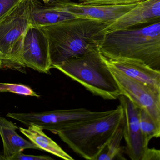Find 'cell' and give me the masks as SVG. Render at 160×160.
Segmentation results:
<instances>
[{"mask_svg":"<svg viewBox=\"0 0 160 160\" xmlns=\"http://www.w3.org/2000/svg\"><path fill=\"white\" fill-rule=\"evenodd\" d=\"M109 23L75 18L38 27L48 45L52 67L99 49Z\"/></svg>","mask_w":160,"mask_h":160,"instance_id":"cell-1","label":"cell"},{"mask_svg":"<svg viewBox=\"0 0 160 160\" xmlns=\"http://www.w3.org/2000/svg\"><path fill=\"white\" fill-rule=\"evenodd\" d=\"M106 58H135L160 71V22L106 33L99 48Z\"/></svg>","mask_w":160,"mask_h":160,"instance_id":"cell-2","label":"cell"},{"mask_svg":"<svg viewBox=\"0 0 160 160\" xmlns=\"http://www.w3.org/2000/svg\"><path fill=\"white\" fill-rule=\"evenodd\" d=\"M124 119L121 105L110 113L56 132L75 153L87 160H97Z\"/></svg>","mask_w":160,"mask_h":160,"instance_id":"cell-3","label":"cell"},{"mask_svg":"<svg viewBox=\"0 0 160 160\" xmlns=\"http://www.w3.org/2000/svg\"><path fill=\"white\" fill-rule=\"evenodd\" d=\"M95 95L113 100L121 95L110 68L99 49L54 66Z\"/></svg>","mask_w":160,"mask_h":160,"instance_id":"cell-4","label":"cell"},{"mask_svg":"<svg viewBox=\"0 0 160 160\" xmlns=\"http://www.w3.org/2000/svg\"><path fill=\"white\" fill-rule=\"evenodd\" d=\"M32 0H21L0 17V60L3 68L26 73L21 62L22 43L31 24Z\"/></svg>","mask_w":160,"mask_h":160,"instance_id":"cell-5","label":"cell"},{"mask_svg":"<svg viewBox=\"0 0 160 160\" xmlns=\"http://www.w3.org/2000/svg\"><path fill=\"white\" fill-rule=\"evenodd\" d=\"M112 110L93 111L84 108L57 110L41 112L8 113L7 116L27 126L37 125L54 134L64 129L104 116Z\"/></svg>","mask_w":160,"mask_h":160,"instance_id":"cell-6","label":"cell"},{"mask_svg":"<svg viewBox=\"0 0 160 160\" xmlns=\"http://www.w3.org/2000/svg\"><path fill=\"white\" fill-rule=\"evenodd\" d=\"M109 67L116 80L121 95L127 97L140 109L148 113L158 129V138H160L159 91Z\"/></svg>","mask_w":160,"mask_h":160,"instance_id":"cell-7","label":"cell"},{"mask_svg":"<svg viewBox=\"0 0 160 160\" xmlns=\"http://www.w3.org/2000/svg\"><path fill=\"white\" fill-rule=\"evenodd\" d=\"M21 62L24 67L50 73L52 67L48 45L42 30L30 24L23 39Z\"/></svg>","mask_w":160,"mask_h":160,"instance_id":"cell-8","label":"cell"},{"mask_svg":"<svg viewBox=\"0 0 160 160\" xmlns=\"http://www.w3.org/2000/svg\"><path fill=\"white\" fill-rule=\"evenodd\" d=\"M118 99L124 112L123 138L127 154L132 160H142L148 144L145 141L140 128V108L123 95Z\"/></svg>","mask_w":160,"mask_h":160,"instance_id":"cell-9","label":"cell"},{"mask_svg":"<svg viewBox=\"0 0 160 160\" xmlns=\"http://www.w3.org/2000/svg\"><path fill=\"white\" fill-rule=\"evenodd\" d=\"M53 4L60 7L76 18L95 20L111 24L132 9L137 4L105 5L87 4L63 0Z\"/></svg>","mask_w":160,"mask_h":160,"instance_id":"cell-10","label":"cell"},{"mask_svg":"<svg viewBox=\"0 0 160 160\" xmlns=\"http://www.w3.org/2000/svg\"><path fill=\"white\" fill-rule=\"evenodd\" d=\"M160 22V0H144L109 24L105 34L130 28L142 27Z\"/></svg>","mask_w":160,"mask_h":160,"instance_id":"cell-11","label":"cell"},{"mask_svg":"<svg viewBox=\"0 0 160 160\" xmlns=\"http://www.w3.org/2000/svg\"><path fill=\"white\" fill-rule=\"evenodd\" d=\"M103 57L110 67L159 91L160 71L150 67L142 60L129 58L114 60Z\"/></svg>","mask_w":160,"mask_h":160,"instance_id":"cell-12","label":"cell"},{"mask_svg":"<svg viewBox=\"0 0 160 160\" xmlns=\"http://www.w3.org/2000/svg\"><path fill=\"white\" fill-rule=\"evenodd\" d=\"M18 129V127L12 122L0 117V135L3 146V157L4 160H8L17 153L22 152L25 149L40 150L32 142L21 137L16 132Z\"/></svg>","mask_w":160,"mask_h":160,"instance_id":"cell-13","label":"cell"},{"mask_svg":"<svg viewBox=\"0 0 160 160\" xmlns=\"http://www.w3.org/2000/svg\"><path fill=\"white\" fill-rule=\"evenodd\" d=\"M76 18L56 5L43 6L38 1L32 0L31 24L37 27L55 24Z\"/></svg>","mask_w":160,"mask_h":160,"instance_id":"cell-14","label":"cell"},{"mask_svg":"<svg viewBox=\"0 0 160 160\" xmlns=\"http://www.w3.org/2000/svg\"><path fill=\"white\" fill-rule=\"evenodd\" d=\"M19 130L20 132L26 136L30 142L37 146L40 150L46 151L62 159L74 160L59 145L46 135L41 127L32 124L28 126L27 129L20 127Z\"/></svg>","mask_w":160,"mask_h":160,"instance_id":"cell-15","label":"cell"},{"mask_svg":"<svg viewBox=\"0 0 160 160\" xmlns=\"http://www.w3.org/2000/svg\"><path fill=\"white\" fill-rule=\"evenodd\" d=\"M123 138V121L99 155L97 160H112L119 157L122 150L120 144Z\"/></svg>","mask_w":160,"mask_h":160,"instance_id":"cell-16","label":"cell"},{"mask_svg":"<svg viewBox=\"0 0 160 160\" xmlns=\"http://www.w3.org/2000/svg\"><path fill=\"white\" fill-rule=\"evenodd\" d=\"M140 126L145 142L148 144L153 138H158V130L153 119L145 111L140 109Z\"/></svg>","mask_w":160,"mask_h":160,"instance_id":"cell-17","label":"cell"},{"mask_svg":"<svg viewBox=\"0 0 160 160\" xmlns=\"http://www.w3.org/2000/svg\"><path fill=\"white\" fill-rule=\"evenodd\" d=\"M9 92L24 96L40 97V95L35 92L30 86L19 84L0 83V93Z\"/></svg>","mask_w":160,"mask_h":160,"instance_id":"cell-18","label":"cell"},{"mask_svg":"<svg viewBox=\"0 0 160 160\" xmlns=\"http://www.w3.org/2000/svg\"><path fill=\"white\" fill-rule=\"evenodd\" d=\"M144 0H80L81 3L87 4L122 5L138 4Z\"/></svg>","mask_w":160,"mask_h":160,"instance_id":"cell-19","label":"cell"},{"mask_svg":"<svg viewBox=\"0 0 160 160\" xmlns=\"http://www.w3.org/2000/svg\"><path fill=\"white\" fill-rule=\"evenodd\" d=\"M8 160H53L49 156L24 155L22 152L17 153Z\"/></svg>","mask_w":160,"mask_h":160,"instance_id":"cell-20","label":"cell"},{"mask_svg":"<svg viewBox=\"0 0 160 160\" xmlns=\"http://www.w3.org/2000/svg\"><path fill=\"white\" fill-rule=\"evenodd\" d=\"M21 0H0V17L5 14Z\"/></svg>","mask_w":160,"mask_h":160,"instance_id":"cell-21","label":"cell"},{"mask_svg":"<svg viewBox=\"0 0 160 160\" xmlns=\"http://www.w3.org/2000/svg\"><path fill=\"white\" fill-rule=\"evenodd\" d=\"M142 160H160V150L148 148Z\"/></svg>","mask_w":160,"mask_h":160,"instance_id":"cell-22","label":"cell"},{"mask_svg":"<svg viewBox=\"0 0 160 160\" xmlns=\"http://www.w3.org/2000/svg\"><path fill=\"white\" fill-rule=\"evenodd\" d=\"M37 1H43L45 3L48 4H53L55 3H58L63 0H37Z\"/></svg>","mask_w":160,"mask_h":160,"instance_id":"cell-23","label":"cell"},{"mask_svg":"<svg viewBox=\"0 0 160 160\" xmlns=\"http://www.w3.org/2000/svg\"><path fill=\"white\" fill-rule=\"evenodd\" d=\"M3 68L2 63V61L0 60V69Z\"/></svg>","mask_w":160,"mask_h":160,"instance_id":"cell-24","label":"cell"},{"mask_svg":"<svg viewBox=\"0 0 160 160\" xmlns=\"http://www.w3.org/2000/svg\"><path fill=\"white\" fill-rule=\"evenodd\" d=\"M4 160V159L3 157V156H2V155H0V160Z\"/></svg>","mask_w":160,"mask_h":160,"instance_id":"cell-25","label":"cell"},{"mask_svg":"<svg viewBox=\"0 0 160 160\" xmlns=\"http://www.w3.org/2000/svg\"><path fill=\"white\" fill-rule=\"evenodd\" d=\"M159 93H160V86L159 87Z\"/></svg>","mask_w":160,"mask_h":160,"instance_id":"cell-26","label":"cell"}]
</instances>
